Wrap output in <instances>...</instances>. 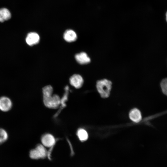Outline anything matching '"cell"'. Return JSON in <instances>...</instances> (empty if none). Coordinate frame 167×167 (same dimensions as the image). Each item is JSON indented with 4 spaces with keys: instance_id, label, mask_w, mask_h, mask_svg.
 I'll return each instance as SVG.
<instances>
[{
    "instance_id": "obj_1",
    "label": "cell",
    "mask_w": 167,
    "mask_h": 167,
    "mask_svg": "<svg viewBox=\"0 0 167 167\" xmlns=\"http://www.w3.org/2000/svg\"><path fill=\"white\" fill-rule=\"evenodd\" d=\"M112 85L111 81L106 79H102L97 81L96 88L102 97L106 98L109 96Z\"/></svg>"
},
{
    "instance_id": "obj_2",
    "label": "cell",
    "mask_w": 167,
    "mask_h": 167,
    "mask_svg": "<svg viewBox=\"0 0 167 167\" xmlns=\"http://www.w3.org/2000/svg\"><path fill=\"white\" fill-rule=\"evenodd\" d=\"M52 95L43 96L44 103L46 107L49 108H56L60 104L61 100L58 95L55 94L52 96Z\"/></svg>"
},
{
    "instance_id": "obj_3",
    "label": "cell",
    "mask_w": 167,
    "mask_h": 167,
    "mask_svg": "<svg viewBox=\"0 0 167 167\" xmlns=\"http://www.w3.org/2000/svg\"><path fill=\"white\" fill-rule=\"evenodd\" d=\"M47 151L44 146L41 144L38 145L30 152V156L33 159H37L45 157L47 155Z\"/></svg>"
},
{
    "instance_id": "obj_4",
    "label": "cell",
    "mask_w": 167,
    "mask_h": 167,
    "mask_svg": "<svg viewBox=\"0 0 167 167\" xmlns=\"http://www.w3.org/2000/svg\"><path fill=\"white\" fill-rule=\"evenodd\" d=\"M40 40L39 35L35 32H31L28 33L25 38L26 43L30 46L37 44L39 42Z\"/></svg>"
},
{
    "instance_id": "obj_5",
    "label": "cell",
    "mask_w": 167,
    "mask_h": 167,
    "mask_svg": "<svg viewBox=\"0 0 167 167\" xmlns=\"http://www.w3.org/2000/svg\"><path fill=\"white\" fill-rule=\"evenodd\" d=\"M12 103L8 97L3 96L0 97V110L3 112H7L12 108Z\"/></svg>"
},
{
    "instance_id": "obj_6",
    "label": "cell",
    "mask_w": 167,
    "mask_h": 167,
    "mask_svg": "<svg viewBox=\"0 0 167 167\" xmlns=\"http://www.w3.org/2000/svg\"><path fill=\"white\" fill-rule=\"evenodd\" d=\"M71 84L76 88H79L83 85L84 80L83 77L80 75L75 74L73 75L70 78Z\"/></svg>"
},
{
    "instance_id": "obj_7",
    "label": "cell",
    "mask_w": 167,
    "mask_h": 167,
    "mask_svg": "<svg viewBox=\"0 0 167 167\" xmlns=\"http://www.w3.org/2000/svg\"><path fill=\"white\" fill-rule=\"evenodd\" d=\"M75 58L78 63L82 65L88 64L91 61L90 58L86 53L84 52L76 54Z\"/></svg>"
},
{
    "instance_id": "obj_8",
    "label": "cell",
    "mask_w": 167,
    "mask_h": 167,
    "mask_svg": "<svg viewBox=\"0 0 167 167\" xmlns=\"http://www.w3.org/2000/svg\"><path fill=\"white\" fill-rule=\"evenodd\" d=\"M63 37L66 41L71 42L75 41L77 39V36L74 31L71 29H68L64 32Z\"/></svg>"
},
{
    "instance_id": "obj_9",
    "label": "cell",
    "mask_w": 167,
    "mask_h": 167,
    "mask_svg": "<svg viewBox=\"0 0 167 167\" xmlns=\"http://www.w3.org/2000/svg\"><path fill=\"white\" fill-rule=\"evenodd\" d=\"M41 142L44 146L50 147L54 144L55 139L52 135L47 134L45 135L42 137Z\"/></svg>"
},
{
    "instance_id": "obj_10",
    "label": "cell",
    "mask_w": 167,
    "mask_h": 167,
    "mask_svg": "<svg viewBox=\"0 0 167 167\" xmlns=\"http://www.w3.org/2000/svg\"><path fill=\"white\" fill-rule=\"evenodd\" d=\"M129 116L130 119L135 122H138L141 120L142 116L140 111L138 109L135 108L131 110Z\"/></svg>"
},
{
    "instance_id": "obj_11",
    "label": "cell",
    "mask_w": 167,
    "mask_h": 167,
    "mask_svg": "<svg viewBox=\"0 0 167 167\" xmlns=\"http://www.w3.org/2000/svg\"><path fill=\"white\" fill-rule=\"evenodd\" d=\"M11 17V14L9 10L6 8H2L0 9V22L9 19Z\"/></svg>"
},
{
    "instance_id": "obj_12",
    "label": "cell",
    "mask_w": 167,
    "mask_h": 167,
    "mask_svg": "<svg viewBox=\"0 0 167 167\" xmlns=\"http://www.w3.org/2000/svg\"><path fill=\"white\" fill-rule=\"evenodd\" d=\"M77 135L79 140L82 141L86 140L88 138L87 132L83 129H80L78 131Z\"/></svg>"
},
{
    "instance_id": "obj_13",
    "label": "cell",
    "mask_w": 167,
    "mask_h": 167,
    "mask_svg": "<svg viewBox=\"0 0 167 167\" xmlns=\"http://www.w3.org/2000/svg\"><path fill=\"white\" fill-rule=\"evenodd\" d=\"M8 138V134L6 131L2 128H0V144L6 141Z\"/></svg>"
},
{
    "instance_id": "obj_14",
    "label": "cell",
    "mask_w": 167,
    "mask_h": 167,
    "mask_svg": "<svg viewBox=\"0 0 167 167\" xmlns=\"http://www.w3.org/2000/svg\"><path fill=\"white\" fill-rule=\"evenodd\" d=\"M161 86L163 93L167 96V78L164 79L161 81Z\"/></svg>"
},
{
    "instance_id": "obj_15",
    "label": "cell",
    "mask_w": 167,
    "mask_h": 167,
    "mask_svg": "<svg viewBox=\"0 0 167 167\" xmlns=\"http://www.w3.org/2000/svg\"><path fill=\"white\" fill-rule=\"evenodd\" d=\"M166 20L167 22V11L166 12Z\"/></svg>"
}]
</instances>
